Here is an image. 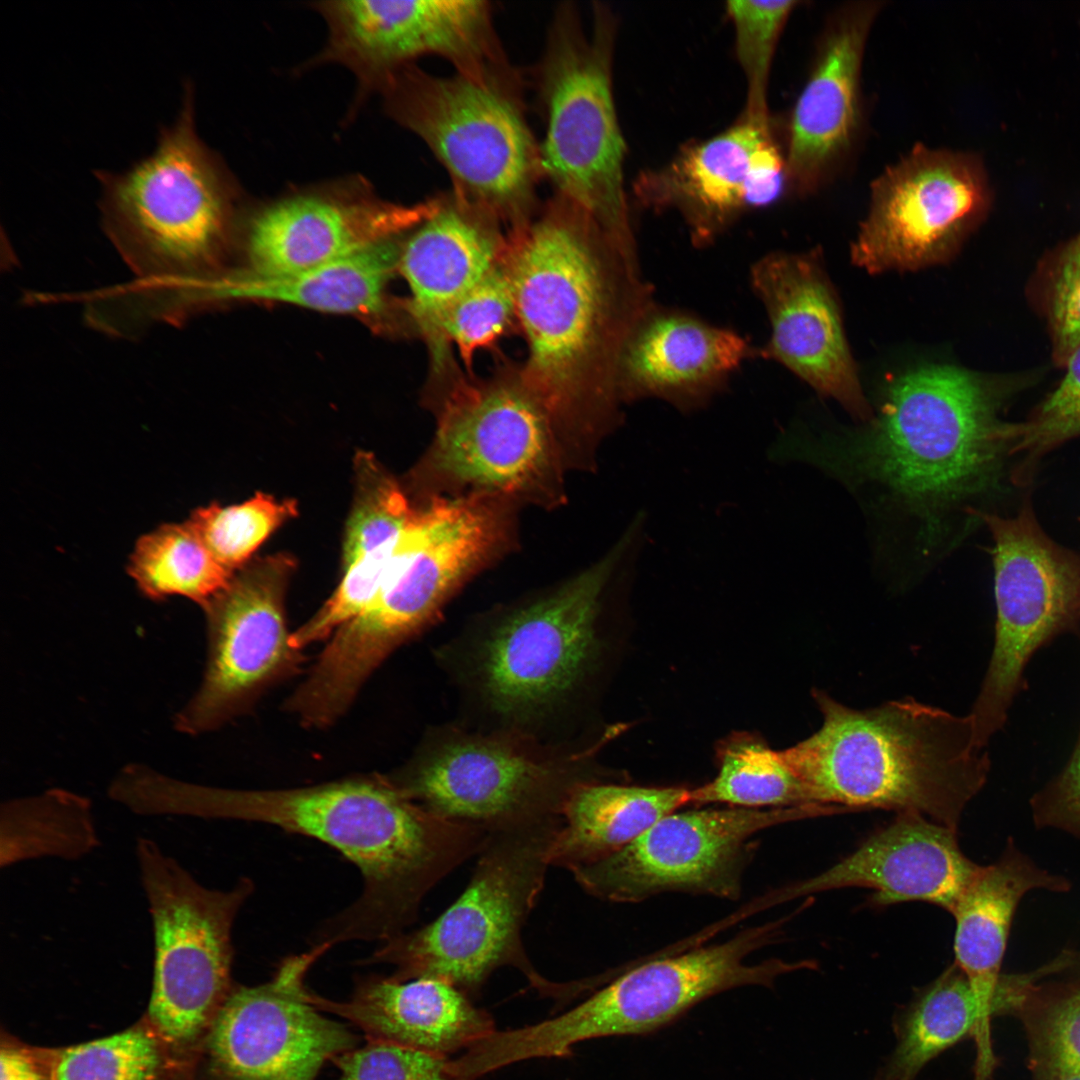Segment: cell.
Masks as SVG:
<instances>
[{
	"label": "cell",
	"instance_id": "obj_1",
	"mask_svg": "<svg viewBox=\"0 0 1080 1080\" xmlns=\"http://www.w3.org/2000/svg\"><path fill=\"white\" fill-rule=\"evenodd\" d=\"M507 261L527 357L525 383L561 431L594 457L622 421L624 344L655 305L638 256L554 195L509 232Z\"/></svg>",
	"mask_w": 1080,
	"mask_h": 1080
},
{
	"label": "cell",
	"instance_id": "obj_2",
	"mask_svg": "<svg viewBox=\"0 0 1080 1080\" xmlns=\"http://www.w3.org/2000/svg\"><path fill=\"white\" fill-rule=\"evenodd\" d=\"M163 815L277 826L317 839L357 866L360 896L324 921L313 943L383 942L416 921L427 893L481 850L488 831L440 817L410 798L390 776L366 775L307 787L245 790L161 784Z\"/></svg>",
	"mask_w": 1080,
	"mask_h": 1080
},
{
	"label": "cell",
	"instance_id": "obj_3",
	"mask_svg": "<svg viewBox=\"0 0 1080 1080\" xmlns=\"http://www.w3.org/2000/svg\"><path fill=\"white\" fill-rule=\"evenodd\" d=\"M644 527L632 521L601 561L550 592L482 617L438 650L482 717L477 730L564 744L614 652L607 614L614 582L635 570Z\"/></svg>",
	"mask_w": 1080,
	"mask_h": 1080
},
{
	"label": "cell",
	"instance_id": "obj_4",
	"mask_svg": "<svg viewBox=\"0 0 1080 1080\" xmlns=\"http://www.w3.org/2000/svg\"><path fill=\"white\" fill-rule=\"evenodd\" d=\"M103 230L136 279L110 293L130 326L179 321L201 286L224 272L233 190L195 125L194 89L185 84L175 121L151 154L122 172L96 170Z\"/></svg>",
	"mask_w": 1080,
	"mask_h": 1080
},
{
	"label": "cell",
	"instance_id": "obj_5",
	"mask_svg": "<svg viewBox=\"0 0 1080 1080\" xmlns=\"http://www.w3.org/2000/svg\"><path fill=\"white\" fill-rule=\"evenodd\" d=\"M822 725L781 750L814 803L920 814L957 830L991 767L970 715L912 697L853 709L820 689Z\"/></svg>",
	"mask_w": 1080,
	"mask_h": 1080
},
{
	"label": "cell",
	"instance_id": "obj_6",
	"mask_svg": "<svg viewBox=\"0 0 1080 1080\" xmlns=\"http://www.w3.org/2000/svg\"><path fill=\"white\" fill-rule=\"evenodd\" d=\"M563 822L556 816L489 830L460 897L431 923L380 942L359 963L391 965V975L401 981L438 979L473 1000L502 967L517 969L540 996L560 1007L595 990V976L570 982L544 977L522 941Z\"/></svg>",
	"mask_w": 1080,
	"mask_h": 1080
},
{
	"label": "cell",
	"instance_id": "obj_7",
	"mask_svg": "<svg viewBox=\"0 0 1080 1080\" xmlns=\"http://www.w3.org/2000/svg\"><path fill=\"white\" fill-rule=\"evenodd\" d=\"M510 506L481 495L432 496L415 505L394 540L377 595L319 654L326 681L358 694L396 649L434 624L455 592L503 552Z\"/></svg>",
	"mask_w": 1080,
	"mask_h": 1080
},
{
	"label": "cell",
	"instance_id": "obj_8",
	"mask_svg": "<svg viewBox=\"0 0 1080 1080\" xmlns=\"http://www.w3.org/2000/svg\"><path fill=\"white\" fill-rule=\"evenodd\" d=\"M135 856L151 920L154 958L146 1021L185 1080L231 992L236 917L254 891L251 879L208 888L154 840H136Z\"/></svg>",
	"mask_w": 1080,
	"mask_h": 1080
},
{
	"label": "cell",
	"instance_id": "obj_9",
	"mask_svg": "<svg viewBox=\"0 0 1080 1080\" xmlns=\"http://www.w3.org/2000/svg\"><path fill=\"white\" fill-rule=\"evenodd\" d=\"M437 428L411 472L422 500L481 495L544 506L562 499L559 436L520 368L437 382Z\"/></svg>",
	"mask_w": 1080,
	"mask_h": 1080
},
{
	"label": "cell",
	"instance_id": "obj_10",
	"mask_svg": "<svg viewBox=\"0 0 1080 1080\" xmlns=\"http://www.w3.org/2000/svg\"><path fill=\"white\" fill-rule=\"evenodd\" d=\"M611 16L594 9L586 33L576 8L560 6L550 25L536 83L545 118L539 144L543 178L585 211L617 244L637 248L624 192L625 143L612 94Z\"/></svg>",
	"mask_w": 1080,
	"mask_h": 1080
},
{
	"label": "cell",
	"instance_id": "obj_11",
	"mask_svg": "<svg viewBox=\"0 0 1080 1080\" xmlns=\"http://www.w3.org/2000/svg\"><path fill=\"white\" fill-rule=\"evenodd\" d=\"M380 90L390 116L447 170L454 196L510 231L534 216L543 173L522 93L457 73L435 76L413 64L391 74Z\"/></svg>",
	"mask_w": 1080,
	"mask_h": 1080
},
{
	"label": "cell",
	"instance_id": "obj_12",
	"mask_svg": "<svg viewBox=\"0 0 1080 1080\" xmlns=\"http://www.w3.org/2000/svg\"><path fill=\"white\" fill-rule=\"evenodd\" d=\"M602 743L551 744L446 725L431 729L390 777L430 812L489 831L564 817L578 788L602 781L592 765Z\"/></svg>",
	"mask_w": 1080,
	"mask_h": 1080
},
{
	"label": "cell",
	"instance_id": "obj_13",
	"mask_svg": "<svg viewBox=\"0 0 1080 1080\" xmlns=\"http://www.w3.org/2000/svg\"><path fill=\"white\" fill-rule=\"evenodd\" d=\"M1000 380L927 365L887 386L870 448L879 474L905 493L949 499L991 478L1015 425L999 420Z\"/></svg>",
	"mask_w": 1080,
	"mask_h": 1080
},
{
	"label": "cell",
	"instance_id": "obj_14",
	"mask_svg": "<svg viewBox=\"0 0 1080 1080\" xmlns=\"http://www.w3.org/2000/svg\"><path fill=\"white\" fill-rule=\"evenodd\" d=\"M778 929V922L766 923L719 944L626 969L559 1016L498 1031L492 1043L494 1055L503 1066L532 1058L569 1057L573 1046L582 1041L657 1031L721 992L748 985L771 986L780 975L804 967L779 959L746 962L777 936Z\"/></svg>",
	"mask_w": 1080,
	"mask_h": 1080
},
{
	"label": "cell",
	"instance_id": "obj_15",
	"mask_svg": "<svg viewBox=\"0 0 1080 1080\" xmlns=\"http://www.w3.org/2000/svg\"><path fill=\"white\" fill-rule=\"evenodd\" d=\"M980 516L994 541L996 625L989 665L969 715L976 742L985 748L1025 687L1033 655L1079 629L1080 556L1045 535L1029 507L1015 518Z\"/></svg>",
	"mask_w": 1080,
	"mask_h": 1080
},
{
	"label": "cell",
	"instance_id": "obj_16",
	"mask_svg": "<svg viewBox=\"0 0 1080 1080\" xmlns=\"http://www.w3.org/2000/svg\"><path fill=\"white\" fill-rule=\"evenodd\" d=\"M838 813L830 805L696 809L671 813L614 854L573 870L601 900L636 903L665 892L737 899L753 838L772 826Z\"/></svg>",
	"mask_w": 1080,
	"mask_h": 1080
},
{
	"label": "cell",
	"instance_id": "obj_17",
	"mask_svg": "<svg viewBox=\"0 0 1080 1080\" xmlns=\"http://www.w3.org/2000/svg\"><path fill=\"white\" fill-rule=\"evenodd\" d=\"M295 559L277 553L245 565L204 607L207 660L200 686L176 714L188 735L214 731L246 713L305 658L291 644L285 595Z\"/></svg>",
	"mask_w": 1080,
	"mask_h": 1080
},
{
	"label": "cell",
	"instance_id": "obj_18",
	"mask_svg": "<svg viewBox=\"0 0 1080 1080\" xmlns=\"http://www.w3.org/2000/svg\"><path fill=\"white\" fill-rule=\"evenodd\" d=\"M332 946L314 944L283 959L256 986L234 985L186 1080H316L357 1037L321 1014L305 983Z\"/></svg>",
	"mask_w": 1080,
	"mask_h": 1080
},
{
	"label": "cell",
	"instance_id": "obj_19",
	"mask_svg": "<svg viewBox=\"0 0 1080 1080\" xmlns=\"http://www.w3.org/2000/svg\"><path fill=\"white\" fill-rule=\"evenodd\" d=\"M989 201L985 170L975 154L916 144L871 183L852 261L872 274L944 263L983 218Z\"/></svg>",
	"mask_w": 1080,
	"mask_h": 1080
},
{
	"label": "cell",
	"instance_id": "obj_20",
	"mask_svg": "<svg viewBox=\"0 0 1080 1080\" xmlns=\"http://www.w3.org/2000/svg\"><path fill=\"white\" fill-rule=\"evenodd\" d=\"M328 40L316 62H335L358 78L361 91L379 89L395 71L424 55L447 59L456 73L485 84L516 71L497 37L486 1L318 2Z\"/></svg>",
	"mask_w": 1080,
	"mask_h": 1080
},
{
	"label": "cell",
	"instance_id": "obj_21",
	"mask_svg": "<svg viewBox=\"0 0 1080 1080\" xmlns=\"http://www.w3.org/2000/svg\"><path fill=\"white\" fill-rule=\"evenodd\" d=\"M750 280L770 324L760 354L838 401L855 418L869 420L871 409L846 341L839 302L817 252L769 253L752 265Z\"/></svg>",
	"mask_w": 1080,
	"mask_h": 1080
},
{
	"label": "cell",
	"instance_id": "obj_22",
	"mask_svg": "<svg viewBox=\"0 0 1080 1080\" xmlns=\"http://www.w3.org/2000/svg\"><path fill=\"white\" fill-rule=\"evenodd\" d=\"M437 205L438 198L412 205L382 200L360 182L298 192L252 217L247 268L289 273L330 263L411 231Z\"/></svg>",
	"mask_w": 1080,
	"mask_h": 1080
},
{
	"label": "cell",
	"instance_id": "obj_23",
	"mask_svg": "<svg viewBox=\"0 0 1080 1080\" xmlns=\"http://www.w3.org/2000/svg\"><path fill=\"white\" fill-rule=\"evenodd\" d=\"M881 3H848L828 17L809 77L792 112L787 187L816 192L845 163L862 125L861 71Z\"/></svg>",
	"mask_w": 1080,
	"mask_h": 1080
},
{
	"label": "cell",
	"instance_id": "obj_24",
	"mask_svg": "<svg viewBox=\"0 0 1080 1080\" xmlns=\"http://www.w3.org/2000/svg\"><path fill=\"white\" fill-rule=\"evenodd\" d=\"M487 212L453 193L401 244L398 272L410 297L406 309L428 348L433 378L456 365L442 332L452 306L504 258L508 234Z\"/></svg>",
	"mask_w": 1080,
	"mask_h": 1080
},
{
	"label": "cell",
	"instance_id": "obj_25",
	"mask_svg": "<svg viewBox=\"0 0 1080 1080\" xmlns=\"http://www.w3.org/2000/svg\"><path fill=\"white\" fill-rule=\"evenodd\" d=\"M956 832L917 813H897L853 853L778 898L862 887L874 890L877 905L924 901L950 912L979 867L962 852Z\"/></svg>",
	"mask_w": 1080,
	"mask_h": 1080
},
{
	"label": "cell",
	"instance_id": "obj_26",
	"mask_svg": "<svg viewBox=\"0 0 1080 1080\" xmlns=\"http://www.w3.org/2000/svg\"><path fill=\"white\" fill-rule=\"evenodd\" d=\"M754 352L733 330L655 304L624 344L618 368L621 401L656 398L680 411H695Z\"/></svg>",
	"mask_w": 1080,
	"mask_h": 1080
},
{
	"label": "cell",
	"instance_id": "obj_27",
	"mask_svg": "<svg viewBox=\"0 0 1080 1080\" xmlns=\"http://www.w3.org/2000/svg\"><path fill=\"white\" fill-rule=\"evenodd\" d=\"M323 1012L341 1016L367 1040L393 1043L450 1057L493 1033L489 1012L455 986L434 978L398 980L362 976L351 997L332 1001L311 992Z\"/></svg>",
	"mask_w": 1080,
	"mask_h": 1080
},
{
	"label": "cell",
	"instance_id": "obj_28",
	"mask_svg": "<svg viewBox=\"0 0 1080 1080\" xmlns=\"http://www.w3.org/2000/svg\"><path fill=\"white\" fill-rule=\"evenodd\" d=\"M1070 889L1068 878L1041 868L1009 838L1000 857L979 865L958 896L950 911L956 922L954 962L993 1016L1010 1010L1011 989L1001 965L1021 899L1033 890Z\"/></svg>",
	"mask_w": 1080,
	"mask_h": 1080
},
{
	"label": "cell",
	"instance_id": "obj_29",
	"mask_svg": "<svg viewBox=\"0 0 1080 1080\" xmlns=\"http://www.w3.org/2000/svg\"><path fill=\"white\" fill-rule=\"evenodd\" d=\"M771 136L769 116L743 113L725 132L690 146L669 166L642 177L639 197L650 207L678 208L695 245L708 244L748 210L753 159Z\"/></svg>",
	"mask_w": 1080,
	"mask_h": 1080
},
{
	"label": "cell",
	"instance_id": "obj_30",
	"mask_svg": "<svg viewBox=\"0 0 1080 1080\" xmlns=\"http://www.w3.org/2000/svg\"><path fill=\"white\" fill-rule=\"evenodd\" d=\"M397 238L296 272L226 270L203 285L200 307L228 301H262L325 313L381 316L388 308V283L398 271L401 244Z\"/></svg>",
	"mask_w": 1080,
	"mask_h": 1080
},
{
	"label": "cell",
	"instance_id": "obj_31",
	"mask_svg": "<svg viewBox=\"0 0 1080 1080\" xmlns=\"http://www.w3.org/2000/svg\"><path fill=\"white\" fill-rule=\"evenodd\" d=\"M992 1018L954 962L898 1015L896 1046L880 1079L913 1080L932 1059L972 1037L976 1046L974 1080H991L997 1066L991 1040Z\"/></svg>",
	"mask_w": 1080,
	"mask_h": 1080
},
{
	"label": "cell",
	"instance_id": "obj_32",
	"mask_svg": "<svg viewBox=\"0 0 1080 1080\" xmlns=\"http://www.w3.org/2000/svg\"><path fill=\"white\" fill-rule=\"evenodd\" d=\"M684 787L592 782L571 796L550 850V865L570 872L623 849L665 816L690 805Z\"/></svg>",
	"mask_w": 1080,
	"mask_h": 1080
},
{
	"label": "cell",
	"instance_id": "obj_33",
	"mask_svg": "<svg viewBox=\"0 0 1080 1080\" xmlns=\"http://www.w3.org/2000/svg\"><path fill=\"white\" fill-rule=\"evenodd\" d=\"M99 843L91 802L79 793L52 788L1 805L2 868L44 858L78 860Z\"/></svg>",
	"mask_w": 1080,
	"mask_h": 1080
},
{
	"label": "cell",
	"instance_id": "obj_34",
	"mask_svg": "<svg viewBox=\"0 0 1080 1080\" xmlns=\"http://www.w3.org/2000/svg\"><path fill=\"white\" fill-rule=\"evenodd\" d=\"M715 754L718 772L710 782L690 790V805L763 809L816 804L780 751L760 736L733 732L719 741Z\"/></svg>",
	"mask_w": 1080,
	"mask_h": 1080
},
{
	"label": "cell",
	"instance_id": "obj_35",
	"mask_svg": "<svg viewBox=\"0 0 1080 1080\" xmlns=\"http://www.w3.org/2000/svg\"><path fill=\"white\" fill-rule=\"evenodd\" d=\"M128 572L151 599L178 595L202 608L235 574L216 560L187 521L165 524L142 536L130 557Z\"/></svg>",
	"mask_w": 1080,
	"mask_h": 1080
},
{
	"label": "cell",
	"instance_id": "obj_36",
	"mask_svg": "<svg viewBox=\"0 0 1080 1080\" xmlns=\"http://www.w3.org/2000/svg\"><path fill=\"white\" fill-rule=\"evenodd\" d=\"M1014 1014L1025 1029L1032 1080L1080 1074V979L1030 983Z\"/></svg>",
	"mask_w": 1080,
	"mask_h": 1080
},
{
	"label": "cell",
	"instance_id": "obj_37",
	"mask_svg": "<svg viewBox=\"0 0 1080 1080\" xmlns=\"http://www.w3.org/2000/svg\"><path fill=\"white\" fill-rule=\"evenodd\" d=\"M56 1080H175V1074L143 1018L121 1032L58 1049Z\"/></svg>",
	"mask_w": 1080,
	"mask_h": 1080
},
{
	"label": "cell",
	"instance_id": "obj_38",
	"mask_svg": "<svg viewBox=\"0 0 1080 1080\" xmlns=\"http://www.w3.org/2000/svg\"><path fill=\"white\" fill-rule=\"evenodd\" d=\"M297 513L295 500H277L272 495L257 493L238 505L211 504L198 508L187 522L216 560L235 573L277 528Z\"/></svg>",
	"mask_w": 1080,
	"mask_h": 1080
},
{
	"label": "cell",
	"instance_id": "obj_39",
	"mask_svg": "<svg viewBox=\"0 0 1080 1080\" xmlns=\"http://www.w3.org/2000/svg\"><path fill=\"white\" fill-rule=\"evenodd\" d=\"M355 494L343 542V567L396 537L415 504L368 452L355 457Z\"/></svg>",
	"mask_w": 1080,
	"mask_h": 1080
},
{
	"label": "cell",
	"instance_id": "obj_40",
	"mask_svg": "<svg viewBox=\"0 0 1080 1080\" xmlns=\"http://www.w3.org/2000/svg\"><path fill=\"white\" fill-rule=\"evenodd\" d=\"M506 254L507 250L500 263L452 306L442 324L445 341L456 348L468 375H473L475 354L495 346L517 324Z\"/></svg>",
	"mask_w": 1080,
	"mask_h": 1080
},
{
	"label": "cell",
	"instance_id": "obj_41",
	"mask_svg": "<svg viewBox=\"0 0 1080 1080\" xmlns=\"http://www.w3.org/2000/svg\"><path fill=\"white\" fill-rule=\"evenodd\" d=\"M797 1H729L726 10L735 31V50L747 81L744 112L768 115L770 67L784 25Z\"/></svg>",
	"mask_w": 1080,
	"mask_h": 1080
},
{
	"label": "cell",
	"instance_id": "obj_42",
	"mask_svg": "<svg viewBox=\"0 0 1080 1080\" xmlns=\"http://www.w3.org/2000/svg\"><path fill=\"white\" fill-rule=\"evenodd\" d=\"M332 1062L340 1070L337 1080H457L450 1057L388 1042L367 1040Z\"/></svg>",
	"mask_w": 1080,
	"mask_h": 1080
},
{
	"label": "cell",
	"instance_id": "obj_43",
	"mask_svg": "<svg viewBox=\"0 0 1080 1080\" xmlns=\"http://www.w3.org/2000/svg\"><path fill=\"white\" fill-rule=\"evenodd\" d=\"M1065 364L1066 373L1058 387L1029 421L1016 424L1011 443L1014 452L1039 456L1080 436V346Z\"/></svg>",
	"mask_w": 1080,
	"mask_h": 1080
},
{
	"label": "cell",
	"instance_id": "obj_44",
	"mask_svg": "<svg viewBox=\"0 0 1080 1080\" xmlns=\"http://www.w3.org/2000/svg\"><path fill=\"white\" fill-rule=\"evenodd\" d=\"M1048 317L1055 359L1065 364L1080 346V234L1066 245L1054 265Z\"/></svg>",
	"mask_w": 1080,
	"mask_h": 1080
},
{
	"label": "cell",
	"instance_id": "obj_45",
	"mask_svg": "<svg viewBox=\"0 0 1080 1080\" xmlns=\"http://www.w3.org/2000/svg\"><path fill=\"white\" fill-rule=\"evenodd\" d=\"M1036 828H1053L1080 838V729L1061 771L1030 799Z\"/></svg>",
	"mask_w": 1080,
	"mask_h": 1080
},
{
	"label": "cell",
	"instance_id": "obj_46",
	"mask_svg": "<svg viewBox=\"0 0 1080 1080\" xmlns=\"http://www.w3.org/2000/svg\"><path fill=\"white\" fill-rule=\"evenodd\" d=\"M58 1049L30 1046L7 1037L0 1048V1080H56Z\"/></svg>",
	"mask_w": 1080,
	"mask_h": 1080
},
{
	"label": "cell",
	"instance_id": "obj_47",
	"mask_svg": "<svg viewBox=\"0 0 1080 1080\" xmlns=\"http://www.w3.org/2000/svg\"><path fill=\"white\" fill-rule=\"evenodd\" d=\"M1060 955L1063 964L1059 975L1080 979V949H1064Z\"/></svg>",
	"mask_w": 1080,
	"mask_h": 1080
},
{
	"label": "cell",
	"instance_id": "obj_48",
	"mask_svg": "<svg viewBox=\"0 0 1080 1080\" xmlns=\"http://www.w3.org/2000/svg\"><path fill=\"white\" fill-rule=\"evenodd\" d=\"M1064 1080H1080V1074L1068 1077Z\"/></svg>",
	"mask_w": 1080,
	"mask_h": 1080
},
{
	"label": "cell",
	"instance_id": "obj_49",
	"mask_svg": "<svg viewBox=\"0 0 1080 1080\" xmlns=\"http://www.w3.org/2000/svg\"><path fill=\"white\" fill-rule=\"evenodd\" d=\"M879 1080H882V1079H879Z\"/></svg>",
	"mask_w": 1080,
	"mask_h": 1080
}]
</instances>
